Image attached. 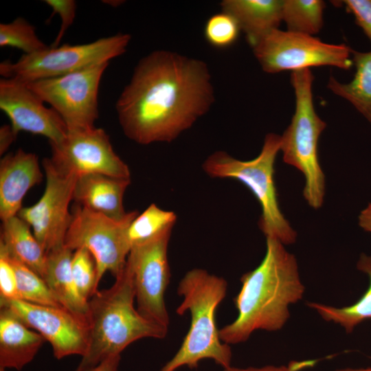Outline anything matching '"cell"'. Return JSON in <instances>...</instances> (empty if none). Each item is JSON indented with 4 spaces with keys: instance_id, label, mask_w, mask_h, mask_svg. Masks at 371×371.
Instances as JSON below:
<instances>
[{
    "instance_id": "obj_1",
    "label": "cell",
    "mask_w": 371,
    "mask_h": 371,
    "mask_svg": "<svg viewBox=\"0 0 371 371\" xmlns=\"http://www.w3.org/2000/svg\"><path fill=\"white\" fill-rule=\"evenodd\" d=\"M214 102L205 63L157 50L138 62L115 109L124 135L148 145L174 141L205 115Z\"/></svg>"
},
{
    "instance_id": "obj_2",
    "label": "cell",
    "mask_w": 371,
    "mask_h": 371,
    "mask_svg": "<svg viewBox=\"0 0 371 371\" xmlns=\"http://www.w3.org/2000/svg\"><path fill=\"white\" fill-rule=\"evenodd\" d=\"M284 245L266 238L263 260L241 277L242 286L234 300L238 315L219 329L223 342L240 344L256 330H280L290 317L289 306L303 297L304 286L296 258Z\"/></svg>"
},
{
    "instance_id": "obj_3",
    "label": "cell",
    "mask_w": 371,
    "mask_h": 371,
    "mask_svg": "<svg viewBox=\"0 0 371 371\" xmlns=\"http://www.w3.org/2000/svg\"><path fill=\"white\" fill-rule=\"evenodd\" d=\"M135 300L133 277L126 266L111 287L92 295L88 300V347L75 371H87L111 356L121 355L139 339L166 336L168 329L143 317Z\"/></svg>"
},
{
    "instance_id": "obj_4",
    "label": "cell",
    "mask_w": 371,
    "mask_h": 371,
    "mask_svg": "<svg viewBox=\"0 0 371 371\" xmlns=\"http://www.w3.org/2000/svg\"><path fill=\"white\" fill-rule=\"evenodd\" d=\"M227 289L223 278L203 269L195 268L184 275L177 286L182 301L176 313H189L190 326L177 352L159 371H176L183 366L196 368L206 359L223 369L231 366V347L221 341L216 324V311Z\"/></svg>"
},
{
    "instance_id": "obj_5",
    "label": "cell",
    "mask_w": 371,
    "mask_h": 371,
    "mask_svg": "<svg viewBox=\"0 0 371 371\" xmlns=\"http://www.w3.org/2000/svg\"><path fill=\"white\" fill-rule=\"evenodd\" d=\"M280 147L281 135L269 133L254 159L239 160L218 150L205 159L202 168L212 178L231 179L244 184L260 205L258 225L266 238L289 245L295 242L297 234L280 209L274 181L275 160Z\"/></svg>"
},
{
    "instance_id": "obj_6",
    "label": "cell",
    "mask_w": 371,
    "mask_h": 371,
    "mask_svg": "<svg viewBox=\"0 0 371 371\" xmlns=\"http://www.w3.org/2000/svg\"><path fill=\"white\" fill-rule=\"evenodd\" d=\"M313 80L310 69L291 72L295 111L290 124L281 135L280 150L284 163L304 175V196L311 207L317 209L322 206L325 194V177L318 158V142L326 124L315 109Z\"/></svg>"
},
{
    "instance_id": "obj_7",
    "label": "cell",
    "mask_w": 371,
    "mask_h": 371,
    "mask_svg": "<svg viewBox=\"0 0 371 371\" xmlns=\"http://www.w3.org/2000/svg\"><path fill=\"white\" fill-rule=\"evenodd\" d=\"M128 34L119 33L80 44H64L31 54L16 61L0 63V74L23 82L65 76L120 56L131 41Z\"/></svg>"
},
{
    "instance_id": "obj_8",
    "label": "cell",
    "mask_w": 371,
    "mask_h": 371,
    "mask_svg": "<svg viewBox=\"0 0 371 371\" xmlns=\"http://www.w3.org/2000/svg\"><path fill=\"white\" fill-rule=\"evenodd\" d=\"M71 214L64 245L74 251L84 247L91 253L96 265L98 286L106 271L117 278L131 250L128 230L138 212H128L123 219L117 221L77 204Z\"/></svg>"
},
{
    "instance_id": "obj_9",
    "label": "cell",
    "mask_w": 371,
    "mask_h": 371,
    "mask_svg": "<svg viewBox=\"0 0 371 371\" xmlns=\"http://www.w3.org/2000/svg\"><path fill=\"white\" fill-rule=\"evenodd\" d=\"M252 49L262 70L268 74L319 66L349 69L353 66L352 49L348 45L327 43L314 36L288 30L271 31Z\"/></svg>"
},
{
    "instance_id": "obj_10",
    "label": "cell",
    "mask_w": 371,
    "mask_h": 371,
    "mask_svg": "<svg viewBox=\"0 0 371 371\" xmlns=\"http://www.w3.org/2000/svg\"><path fill=\"white\" fill-rule=\"evenodd\" d=\"M109 62L65 76L25 82L66 124L68 131L95 126L100 81Z\"/></svg>"
},
{
    "instance_id": "obj_11",
    "label": "cell",
    "mask_w": 371,
    "mask_h": 371,
    "mask_svg": "<svg viewBox=\"0 0 371 371\" xmlns=\"http://www.w3.org/2000/svg\"><path fill=\"white\" fill-rule=\"evenodd\" d=\"M172 230L132 247L125 263L133 277L138 312L168 329L170 317L164 297L170 277L168 249Z\"/></svg>"
},
{
    "instance_id": "obj_12",
    "label": "cell",
    "mask_w": 371,
    "mask_h": 371,
    "mask_svg": "<svg viewBox=\"0 0 371 371\" xmlns=\"http://www.w3.org/2000/svg\"><path fill=\"white\" fill-rule=\"evenodd\" d=\"M49 144L52 155L49 159L62 173L78 177L103 174L131 179L128 166L115 153L103 128L93 126L69 130L62 140Z\"/></svg>"
},
{
    "instance_id": "obj_13",
    "label": "cell",
    "mask_w": 371,
    "mask_h": 371,
    "mask_svg": "<svg viewBox=\"0 0 371 371\" xmlns=\"http://www.w3.org/2000/svg\"><path fill=\"white\" fill-rule=\"evenodd\" d=\"M45 191L34 205L23 207L17 216L25 221L47 254L64 246L72 214L69 210L78 177L59 172L49 158L43 160Z\"/></svg>"
},
{
    "instance_id": "obj_14",
    "label": "cell",
    "mask_w": 371,
    "mask_h": 371,
    "mask_svg": "<svg viewBox=\"0 0 371 371\" xmlns=\"http://www.w3.org/2000/svg\"><path fill=\"white\" fill-rule=\"evenodd\" d=\"M0 306L47 341L56 359L85 355L89 340L87 322L64 307L40 305L21 300H0Z\"/></svg>"
},
{
    "instance_id": "obj_15",
    "label": "cell",
    "mask_w": 371,
    "mask_h": 371,
    "mask_svg": "<svg viewBox=\"0 0 371 371\" xmlns=\"http://www.w3.org/2000/svg\"><path fill=\"white\" fill-rule=\"evenodd\" d=\"M23 82L2 78L0 80V109L9 117L18 134L21 131L47 137L49 142H58L68 128L58 113Z\"/></svg>"
},
{
    "instance_id": "obj_16",
    "label": "cell",
    "mask_w": 371,
    "mask_h": 371,
    "mask_svg": "<svg viewBox=\"0 0 371 371\" xmlns=\"http://www.w3.org/2000/svg\"><path fill=\"white\" fill-rule=\"evenodd\" d=\"M43 175L38 158L32 153L18 149L0 161V218L16 216L27 191L38 184Z\"/></svg>"
},
{
    "instance_id": "obj_17",
    "label": "cell",
    "mask_w": 371,
    "mask_h": 371,
    "mask_svg": "<svg viewBox=\"0 0 371 371\" xmlns=\"http://www.w3.org/2000/svg\"><path fill=\"white\" fill-rule=\"evenodd\" d=\"M131 179L103 174H89L77 178L73 200L78 205L114 220L127 214L123 205L125 191Z\"/></svg>"
},
{
    "instance_id": "obj_18",
    "label": "cell",
    "mask_w": 371,
    "mask_h": 371,
    "mask_svg": "<svg viewBox=\"0 0 371 371\" xmlns=\"http://www.w3.org/2000/svg\"><path fill=\"white\" fill-rule=\"evenodd\" d=\"M0 308V367L21 370L34 359L45 340L9 311Z\"/></svg>"
},
{
    "instance_id": "obj_19",
    "label": "cell",
    "mask_w": 371,
    "mask_h": 371,
    "mask_svg": "<svg viewBox=\"0 0 371 371\" xmlns=\"http://www.w3.org/2000/svg\"><path fill=\"white\" fill-rule=\"evenodd\" d=\"M283 0H224L223 12L232 15L252 47L260 38L278 29Z\"/></svg>"
},
{
    "instance_id": "obj_20",
    "label": "cell",
    "mask_w": 371,
    "mask_h": 371,
    "mask_svg": "<svg viewBox=\"0 0 371 371\" xmlns=\"http://www.w3.org/2000/svg\"><path fill=\"white\" fill-rule=\"evenodd\" d=\"M73 254L65 245L47 253L43 280L63 307L87 322L88 301L80 295L71 272Z\"/></svg>"
},
{
    "instance_id": "obj_21",
    "label": "cell",
    "mask_w": 371,
    "mask_h": 371,
    "mask_svg": "<svg viewBox=\"0 0 371 371\" xmlns=\"http://www.w3.org/2000/svg\"><path fill=\"white\" fill-rule=\"evenodd\" d=\"M30 228L17 215L3 221L0 249L27 265L43 279L46 271L47 253Z\"/></svg>"
},
{
    "instance_id": "obj_22",
    "label": "cell",
    "mask_w": 371,
    "mask_h": 371,
    "mask_svg": "<svg viewBox=\"0 0 371 371\" xmlns=\"http://www.w3.org/2000/svg\"><path fill=\"white\" fill-rule=\"evenodd\" d=\"M351 56L355 67L352 80L343 83L330 76L327 87L334 94L349 102L371 124V51L352 49Z\"/></svg>"
},
{
    "instance_id": "obj_23",
    "label": "cell",
    "mask_w": 371,
    "mask_h": 371,
    "mask_svg": "<svg viewBox=\"0 0 371 371\" xmlns=\"http://www.w3.org/2000/svg\"><path fill=\"white\" fill-rule=\"evenodd\" d=\"M357 268L368 275L370 285L365 293L355 303L344 307H335L310 302L306 304L326 322L341 326L348 333L366 319H371V256L362 254Z\"/></svg>"
},
{
    "instance_id": "obj_24",
    "label": "cell",
    "mask_w": 371,
    "mask_h": 371,
    "mask_svg": "<svg viewBox=\"0 0 371 371\" xmlns=\"http://www.w3.org/2000/svg\"><path fill=\"white\" fill-rule=\"evenodd\" d=\"M325 7L321 0H283L282 20L288 31L314 36L323 26Z\"/></svg>"
},
{
    "instance_id": "obj_25",
    "label": "cell",
    "mask_w": 371,
    "mask_h": 371,
    "mask_svg": "<svg viewBox=\"0 0 371 371\" xmlns=\"http://www.w3.org/2000/svg\"><path fill=\"white\" fill-rule=\"evenodd\" d=\"M177 216L172 211L165 210L151 203L131 223L128 238L132 247L148 242L164 231L173 228Z\"/></svg>"
},
{
    "instance_id": "obj_26",
    "label": "cell",
    "mask_w": 371,
    "mask_h": 371,
    "mask_svg": "<svg viewBox=\"0 0 371 371\" xmlns=\"http://www.w3.org/2000/svg\"><path fill=\"white\" fill-rule=\"evenodd\" d=\"M0 252L5 254L14 270L18 300L40 305L62 306L39 275L4 251L0 249Z\"/></svg>"
},
{
    "instance_id": "obj_27",
    "label": "cell",
    "mask_w": 371,
    "mask_h": 371,
    "mask_svg": "<svg viewBox=\"0 0 371 371\" xmlns=\"http://www.w3.org/2000/svg\"><path fill=\"white\" fill-rule=\"evenodd\" d=\"M0 47L21 49L23 54H31L48 47L38 37L35 27L22 17L10 23H0Z\"/></svg>"
},
{
    "instance_id": "obj_28",
    "label": "cell",
    "mask_w": 371,
    "mask_h": 371,
    "mask_svg": "<svg viewBox=\"0 0 371 371\" xmlns=\"http://www.w3.org/2000/svg\"><path fill=\"white\" fill-rule=\"evenodd\" d=\"M71 272L80 295L88 301L98 291V285L95 262L87 249L81 247L74 251Z\"/></svg>"
},
{
    "instance_id": "obj_29",
    "label": "cell",
    "mask_w": 371,
    "mask_h": 371,
    "mask_svg": "<svg viewBox=\"0 0 371 371\" xmlns=\"http://www.w3.org/2000/svg\"><path fill=\"white\" fill-rule=\"evenodd\" d=\"M240 31L236 19L222 11L207 19L204 27V36L212 46L223 49L232 45L236 41Z\"/></svg>"
},
{
    "instance_id": "obj_30",
    "label": "cell",
    "mask_w": 371,
    "mask_h": 371,
    "mask_svg": "<svg viewBox=\"0 0 371 371\" xmlns=\"http://www.w3.org/2000/svg\"><path fill=\"white\" fill-rule=\"evenodd\" d=\"M44 2L52 10L48 21L56 14H58L61 19L59 32L52 45V47H58L66 31L74 21L77 4L74 0H45Z\"/></svg>"
},
{
    "instance_id": "obj_31",
    "label": "cell",
    "mask_w": 371,
    "mask_h": 371,
    "mask_svg": "<svg viewBox=\"0 0 371 371\" xmlns=\"http://www.w3.org/2000/svg\"><path fill=\"white\" fill-rule=\"evenodd\" d=\"M18 299L14 270L5 254L0 252V300Z\"/></svg>"
},
{
    "instance_id": "obj_32",
    "label": "cell",
    "mask_w": 371,
    "mask_h": 371,
    "mask_svg": "<svg viewBox=\"0 0 371 371\" xmlns=\"http://www.w3.org/2000/svg\"><path fill=\"white\" fill-rule=\"evenodd\" d=\"M341 3L354 16L356 23L371 41V0H344Z\"/></svg>"
},
{
    "instance_id": "obj_33",
    "label": "cell",
    "mask_w": 371,
    "mask_h": 371,
    "mask_svg": "<svg viewBox=\"0 0 371 371\" xmlns=\"http://www.w3.org/2000/svg\"><path fill=\"white\" fill-rule=\"evenodd\" d=\"M311 363V361H295L291 362L286 366L267 365L262 367L247 368H237L231 366L227 368L223 369V371H297Z\"/></svg>"
},
{
    "instance_id": "obj_34",
    "label": "cell",
    "mask_w": 371,
    "mask_h": 371,
    "mask_svg": "<svg viewBox=\"0 0 371 371\" xmlns=\"http://www.w3.org/2000/svg\"><path fill=\"white\" fill-rule=\"evenodd\" d=\"M17 133L11 125L4 124L0 128V154L3 155L15 141Z\"/></svg>"
},
{
    "instance_id": "obj_35",
    "label": "cell",
    "mask_w": 371,
    "mask_h": 371,
    "mask_svg": "<svg viewBox=\"0 0 371 371\" xmlns=\"http://www.w3.org/2000/svg\"><path fill=\"white\" fill-rule=\"evenodd\" d=\"M121 355H113L87 371H117Z\"/></svg>"
},
{
    "instance_id": "obj_36",
    "label": "cell",
    "mask_w": 371,
    "mask_h": 371,
    "mask_svg": "<svg viewBox=\"0 0 371 371\" xmlns=\"http://www.w3.org/2000/svg\"><path fill=\"white\" fill-rule=\"evenodd\" d=\"M359 225L364 230L371 232V203L360 213Z\"/></svg>"
},
{
    "instance_id": "obj_37",
    "label": "cell",
    "mask_w": 371,
    "mask_h": 371,
    "mask_svg": "<svg viewBox=\"0 0 371 371\" xmlns=\"http://www.w3.org/2000/svg\"><path fill=\"white\" fill-rule=\"evenodd\" d=\"M336 371H371V367L364 368H343Z\"/></svg>"
},
{
    "instance_id": "obj_38",
    "label": "cell",
    "mask_w": 371,
    "mask_h": 371,
    "mask_svg": "<svg viewBox=\"0 0 371 371\" xmlns=\"http://www.w3.org/2000/svg\"><path fill=\"white\" fill-rule=\"evenodd\" d=\"M102 2L108 5H110L111 6L117 7L120 4L123 3L124 1L117 0V1H103Z\"/></svg>"
},
{
    "instance_id": "obj_39",
    "label": "cell",
    "mask_w": 371,
    "mask_h": 371,
    "mask_svg": "<svg viewBox=\"0 0 371 371\" xmlns=\"http://www.w3.org/2000/svg\"><path fill=\"white\" fill-rule=\"evenodd\" d=\"M5 368H3L0 367V371H5Z\"/></svg>"
}]
</instances>
